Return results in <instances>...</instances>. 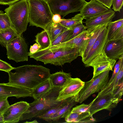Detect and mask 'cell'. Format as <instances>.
<instances>
[{"label": "cell", "mask_w": 123, "mask_h": 123, "mask_svg": "<svg viewBox=\"0 0 123 123\" xmlns=\"http://www.w3.org/2000/svg\"><path fill=\"white\" fill-rule=\"evenodd\" d=\"M9 71L7 83L32 89L50 77V69L41 65H27L14 68Z\"/></svg>", "instance_id": "cell-1"}, {"label": "cell", "mask_w": 123, "mask_h": 123, "mask_svg": "<svg viewBox=\"0 0 123 123\" xmlns=\"http://www.w3.org/2000/svg\"><path fill=\"white\" fill-rule=\"evenodd\" d=\"M28 55L37 61L43 62L45 64L49 63L58 66L70 63L80 56L77 49L67 46L39 49L33 54L29 53Z\"/></svg>", "instance_id": "cell-2"}, {"label": "cell", "mask_w": 123, "mask_h": 123, "mask_svg": "<svg viewBox=\"0 0 123 123\" xmlns=\"http://www.w3.org/2000/svg\"><path fill=\"white\" fill-rule=\"evenodd\" d=\"M62 88L53 87L49 91L38 99L29 104V106L24 113L20 120H31L38 117L50 109L55 107L62 102L58 101L57 99Z\"/></svg>", "instance_id": "cell-3"}, {"label": "cell", "mask_w": 123, "mask_h": 123, "mask_svg": "<svg viewBox=\"0 0 123 123\" xmlns=\"http://www.w3.org/2000/svg\"><path fill=\"white\" fill-rule=\"evenodd\" d=\"M30 26L44 30L53 22V15L46 0H27Z\"/></svg>", "instance_id": "cell-4"}, {"label": "cell", "mask_w": 123, "mask_h": 123, "mask_svg": "<svg viewBox=\"0 0 123 123\" xmlns=\"http://www.w3.org/2000/svg\"><path fill=\"white\" fill-rule=\"evenodd\" d=\"M27 0H20L9 5L5 10L10 20L11 27L21 35L27 29L29 22Z\"/></svg>", "instance_id": "cell-5"}, {"label": "cell", "mask_w": 123, "mask_h": 123, "mask_svg": "<svg viewBox=\"0 0 123 123\" xmlns=\"http://www.w3.org/2000/svg\"><path fill=\"white\" fill-rule=\"evenodd\" d=\"M110 71L107 70L92 77L89 81L85 82L79 93L75 96V101L81 103L93 94L99 92L107 85L109 81Z\"/></svg>", "instance_id": "cell-6"}, {"label": "cell", "mask_w": 123, "mask_h": 123, "mask_svg": "<svg viewBox=\"0 0 123 123\" xmlns=\"http://www.w3.org/2000/svg\"><path fill=\"white\" fill-rule=\"evenodd\" d=\"M6 49L7 57L9 59L16 62L28 61V46L21 35H19L9 42Z\"/></svg>", "instance_id": "cell-7"}, {"label": "cell", "mask_w": 123, "mask_h": 123, "mask_svg": "<svg viewBox=\"0 0 123 123\" xmlns=\"http://www.w3.org/2000/svg\"><path fill=\"white\" fill-rule=\"evenodd\" d=\"M53 15L64 17L68 14L80 11L86 2L85 0H46Z\"/></svg>", "instance_id": "cell-8"}, {"label": "cell", "mask_w": 123, "mask_h": 123, "mask_svg": "<svg viewBox=\"0 0 123 123\" xmlns=\"http://www.w3.org/2000/svg\"><path fill=\"white\" fill-rule=\"evenodd\" d=\"M116 60L111 59L105 54L104 50L88 64L86 67H92L93 68V77L107 70L113 71Z\"/></svg>", "instance_id": "cell-9"}, {"label": "cell", "mask_w": 123, "mask_h": 123, "mask_svg": "<svg viewBox=\"0 0 123 123\" xmlns=\"http://www.w3.org/2000/svg\"><path fill=\"white\" fill-rule=\"evenodd\" d=\"M29 106V103L23 101L10 105L2 114L4 123H18Z\"/></svg>", "instance_id": "cell-10"}, {"label": "cell", "mask_w": 123, "mask_h": 123, "mask_svg": "<svg viewBox=\"0 0 123 123\" xmlns=\"http://www.w3.org/2000/svg\"><path fill=\"white\" fill-rule=\"evenodd\" d=\"M94 100L89 109V112L92 115L104 109L111 111L120 101L113 94L96 97Z\"/></svg>", "instance_id": "cell-11"}, {"label": "cell", "mask_w": 123, "mask_h": 123, "mask_svg": "<svg viewBox=\"0 0 123 123\" xmlns=\"http://www.w3.org/2000/svg\"><path fill=\"white\" fill-rule=\"evenodd\" d=\"M91 28L87 29L78 35L67 41L50 46L46 49H52L64 46L75 48L77 49L79 55L81 57L84 51L88 39L89 38Z\"/></svg>", "instance_id": "cell-12"}, {"label": "cell", "mask_w": 123, "mask_h": 123, "mask_svg": "<svg viewBox=\"0 0 123 123\" xmlns=\"http://www.w3.org/2000/svg\"><path fill=\"white\" fill-rule=\"evenodd\" d=\"M84 83L78 78H70L59 92L57 100L62 101L75 96L82 89Z\"/></svg>", "instance_id": "cell-13"}, {"label": "cell", "mask_w": 123, "mask_h": 123, "mask_svg": "<svg viewBox=\"0 0 123 123\" xmlns=\"http://www.w3.org/2000/svg\"><path fill=\"white\" fill-rule=\"evenodd\" d=\"M32 96V89L0 83V98L15 97L18 98Z\"/></svg>", "instance_id": "cell-14"}, {"label": "cell", "mask_w": 123, "mask_h": 123, "mask_svg": "<svg viewBox=\"0 0 123 123\" xmlns=\"http://www.w3.org/2000/svg\"><path fill=\"white\" fill-rule=\"evenodd\" d=\"M107 27H105L99 34L87 56L82 61L85 65L89 63L104 50L107 40Z\"/></svg>", "instance_id": "cell-15"}, {"label": "cell", "mask_w": 123, "mask_h": 123, "mask_svg": "<svg viewBox=\"0 0 123 123\" xmlns=\"http://www.w3.org/2000/svg\"><path fill=\"white\" fill-rule=\"evenodd\" d=\"M109 9L96 0L85 3L80 11L84 19L94 17L108 11Z\"/></svg>", "instance_id": "cell-16"}, {"label": "cell", "mask_w": 123, "mask_h": 123, "mask_svg": "<svg viewBox=\"0 0 123 123\" xmlns=\"http://www.w3.org/2000/svg\"><path fill=\"white\" fill-rule=\"evenodd\" d=\"M104 50L110 59L115 60L118 59L123 54V38L107 40Z\"/></svg>", "instance_id": "cell-17"}, {"label": "cell", "mask_w": 123, "mask_h": 123, "mask_svg": "<svg viewBox=\"0 0 123 123\" xmlns=\"http://www.w3.org/2000/svg\"><path fill=\"white\" fill-rule=\"evenodd\" d=\"M123 61L121 63L118 73L111 83L99 92L96 97L113 94L123 83Z\"/></svg>", "instance_id": "cell-18"}, {"label": "cell", "mask_w": 123, "mask_h": 123, "mask_svg": "<svg viewBox=\"0 0 123 123\" xmlns=\"http://www.w3.org/2000/svg\"><path fill=\"white\" fill-rule=\"evenodd\" d=\"M115 16V12L111 9L107 12L96 16L85 19L87 29L97 25L109 23Z\"/></svg>", "instance_id": "cell-19"}, {"label": "cell", "mask_w": 123, "mask_h": 123, "mask_svg": "<svg viewBox=\"0 0 123 123\" xmlns=\"http://www.w3.org/2000/svg\"><path fill=\"white\" fill-rule=\"evenodd\" d=\"M109 23L99 25L90 28L91 31L88 40L84 51L81 57L82 61L87 56L99 34L105 27L108 26Z\"/></svg>", "instance_id": "cell-20"}, {"label": "cell", "mask_w": 123, "mask_h": 123, "mask_svg": "<svg viewBox=\"0 0 123 123\" xmlns=\"http://www.w3.org/2000/svg\"><path fill=\"white\" fill-rule=\"evenodd\" d=\"M65 118L67 123H90L96 121L89 112L80 113L70 112Z\"/></svg>", "instance_id": "cell-21"}, {"label": "cell", "mask_w": 123, "mask_h": 123, "mask_svg": "<svg viewBox=\"0 0 123 123\" xmlns=\"http://www.w3.org/2000/svg\"><path fill=\"white\" fill-rule=\"evenodd\" d=\"M77 103L75 96L69 98L66 104L57 112L51 116L47 122L51 123L57 121L61 118H65Z\"/></svg>", "instance_id": "cell-22"}, {"label": "cell", "mask_w": 123, "mask_h": 123, "mask_svg": "<svg viewBox=\"0 0 123 123\" xmlns=\"http://www.w3.org/2000/svg\"><path fill=\"white\" fill-rule=\"evenodd\" d=\"M71 78L70 73H66L62 70L51 74L49 79L53 87L62 88Z\"/></svg>", "instance_id": "cell-23"}, {"label": "cell", "mask_w": 123, "mask_h": 123, "mask_svg": "<svg viewBox=\"0 0 123 123\" xmlns=\"http://www.w3.org/2000/svg\"><path fill=\"white\" fill-rule=\"evenodd\" d=\"M49 78L32 89V97L37 100L53 87Z\"/></svg>", "instance_id": "cell-24"}, {"label": "cell", "mask_w": 123, "mask_h": 123, "mask_svg": "<svg viewBox=\"0 0 123 123\" xmlns=\"http://www.w3.org/2000/svg\"><path fill=\"white\" fill-rule=\"evenodd\" d=\"M68 29L59 23L53 22L45 29L47 31L51 43L60 34Z\"/></svg>", "instance_id": "cell-25"}, {"label": "cell", "mask_w": 123, "mask_h": 123, "mask_svg": "<svg viewBox=\"0 0 123 123\" xmlns=\"http://www.w3.org/2000/svg\"><path fill=\"white\" fill-rule=\"evenodd\" d=\"M19 35L12 27L0 30V44L6 48L8 43Z\"/></svg>", "instance_id": "cell-26"}, {"label": "cell", "mask_w": 123, "mask_h": 123, "mask_svg": "<svg viewBox=\"0 0 123 123\" xmlns=\"http://www.w3.org/2000/svg\"><path fill=\"white\" fill-rule=\"evenodd\" d=\"M35 41L40 47V49L48 48L51 45V43L46 31L44 30L35 36Z\"/></svg>", "instance_id": "cell-27"}, {"label": "cell", "mask_w": 123, "mask_h": 123, "mask_svg": "<svg viewBox=\"0 0 123 123\" xmlns=\"http://www.w3.org/2000/svg\"><path fill=\"white\" fill-rule=\"evenodd\" d=\"M123 26V19L121 18L114 22H109L108 25L107 40H110L114 35Z\"/></svg>", "instance_id": "cell-28"}, {"label": "cell", "mask_w": 123, "mask_h": 123, "mask_svg": "<svg viewBox=\"0 0 123 123\" xmlns=\"http://www.w3.org/2000/svg\"><path fill=\"white\" fill-rule=\"evenodd\" d=\"M84 19L81 14L80 13L71 18L62 19L59 23L67 28L70 29L78 23L82 22Z\"/></svg>", "instance_id": "cell-29"}, {"label": "cell", "mask_w": 123, "mask_h": 123, "mask_svg": "<svg viewBox=\"0 0 123 123\" xmlns=\"http://www.w3.org/2000/svg\"><path fill=\"white\" fill-rule=\"evenodd\" d=\"M69 98L63 100L60 104L49 110L39 116L38 117L43 119L47 122L51 116L57 112L66 104Z\"/></svg>", "instance_id": "cell-30"}, {"label": "cell", "mask_w": 123, "mask_h": 123, "mask_svg": "<svg viewBox=\"0 0 123 123\" xmlns=\"http://www.w3.org/2000/svg\"><path fill=\"white\" fill-rule=\"evenodd\" d=\"M71 29H68L64 31L52 42L50 46L57 45L68 41L71 34Z\"/></svg>", "instance_id": "cell-31"}, {"label": "cell", "mask_w": 123, "mask_h": 123, "mask_svg": "<svg viewBox=\"0 0 123 123\" xmlns=\"http://www.w3.org/2000/svg\"><path fill=\"white\" fill-rule=\"evenodd\" d=\"M70 29H71L72 31L71 34L68 41L77 36L86 30L87 28L86 26L83 24L82 22L77 24Z\"/></svg>", "instance_id": "cell-32"}, {"label": "cell", "mask_w": 123, "mask_h": 123, "mask_svg": "<svg viewBox=\"0 0 123 123\" xmlns=\"http://www.w3.org/2000/svg\"><path fill=\"white\" fill-rule=\"evenodd\" d=\"M0 30L5 29L11 27L9 18L7 14L0 11Z\"/></svg>", "instance_id": "cell-33"}, {"label": "cell", "mask_w": 123, "mask_h": 123, "mask_svg": "<svg viewBox=\"0 0 123 123\" xmlns=\"http://www.w3.org/2000/svg\"><path fill=\"white\" fill-rule=\"evenodd\" d=\"M94 100L88 105L83 104L73 108L71 112L80 113L85 112H89L90 107L94 101Z\"/></svg>", "instance_id": "cell-34"}, {"label": "cell", "mask_w": 123, "mask_h": 123, "mask_svg": "<svg viewBox=\"0 0 123 123\" xmlns=\"http://www.w3.org/2000/svg\"><path fill=\"white\" fill-rule=\"evenodd\" d=\"M7 98H0V113L2 114L10 106Z\"/></svg>", "instance_id": "cell-35"}, {"label": "cell", "mask_w": 123, "mask_h": 123, "mask_svg": "<svg viewBox=\"0 0 123 123\" xmlns=\"http://www.w3.org/2000/svg\"><path fill=\"white\" fill-rule=\"evenodd\" d=\"M14 68L10 64L0 59V70L4 71L8 73Z\"/></svg>", "instance_id": "cell-36"}, {"label": "cell", "mask_w": 123, "mask_h": 123, "mask_svg": "<svg viewBox=\"0 0 123 123\" xmlns=\"http://www.w3.org/2000/svg\"><path fill=\"white\" fill-rule=\"evenodd\" d=\"M123 0H113V7L112 9L114 11L120 12L123 5Z\"/></svg>", "instance_id": "cell-37"}, {"label": "cell", "mask_w": 123, "mask_h": 123, "mask_svg": "<svg viewBox=\"0 0 123 123\" xmlns=\"http://www.w3.org/2000/svg\"><path fill=\"white\" fill-rule=\"evenodd\" d=\"M123 38V26L114 35L111 40H116Z\"/></svg>", "instance_id": "cell-38"}, {"label": "cell", "mask_w": 123, "mask_h": 123, "mask_svg": "<svg viewBox=\"0 0 123 123\" xmlns=\"http://www.w3.org/2000/svg\"><path fill=\"white\" fill-rule=\"evenodd\" d=\"M108 8L111 9L113 0H96Z\"/></svg>", "instance_id": "cell-39"}, {"label": "cell", "mask_w": 123, "mask_h": 123, "mask_svg": "<svg viewBox=\"0 0 123 123\" xmlns=\"http://www.w3.org/2000/svg\"><path fill=\"white\" fill-rule=\"evenodd\" d=\"M40 49V45L37 43H35L32 46H31L30 49L29 53L33 54L37 52Z\"/></svg>", "instance_id": "cell-40"}, {"label": "cell", "mask_w": 123, "mask_h": 123, "mask_svg": "<svg viewBox=\"0 0 123 123\" xmlns=\"http://www.w3.org/2000/svg\"><path fill=\"white\" fill-rule=\"evenodd\" d=\"M20 0H0V4L10 5Z\"/></svg>", "instance_id": "cell-41"}, {"label": "cell", "mask_w": 123, "mask_h": 123, "mask_svg": "<svg viewBox=\"0 0 123 123\" xmlns=\"http://www.w3.org/2000/svg\"><path fill=\"white\" fill-rule=\"evenodd\" d=\"M61 19L60 15L55 14L53 15L52 18V21L53 23H60Z\"/></svg>", "instance_id": "cell-42"}, {"label": "cell", "mask_w": 123, "mask_h": 123, "mask_svg": "<svg viewBox=\"0 0 123 123\" xmlns=\"http://www.w3.org/2000/svg\"><path fill=\"white\" fill-rule=\"evenodd\" d=\"M0 123H4V118L2 115H0Z\"/></svg>", "instance_id": "cell-43"}, {"label": "cell", "mask_w": 123, "mask_h": 123, "mask_svg": "<svg viewBox=\"0 0 123 123\" xmlns=\"http://www.w3.org/2000/svg\"><path fill=\"white\" fill-rule=\"evenodd\" d=\"M25 123H38V122L36 120H35L34 121H32L31 122H26Z\"/></svg>", "instance_id": "cell-44"}, {"label": "cell", "mask_w": 123, "mask_h": 123, "mask_svg": "<svg viewBox=\"0 0 123 123\" xmlns=\"http://www.w3.org/2000/svg\"><path fill=\"white\" fill-rule=\"evenodd\" d=\"M2 115L0 113V115Z\"/></svg>", "instance_id": "cell-45"}, {"label": "cell", "mask_w": 123, "mask_h": 123, "mask_svg": "<svg viewBox=\"0 0 123 123\" xmlns=\"http://www.w3.org/2000/svg\"></svg>", "instance_id": "cell-46"}]
</instances>
